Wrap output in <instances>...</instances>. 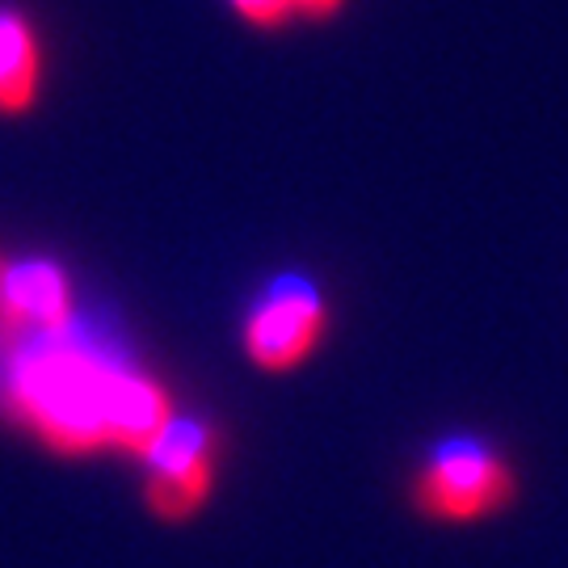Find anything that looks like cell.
Instances as JSON below:
<instances>
[{"label":"cell","mask_w":568,"mask_h":568,"mask_svg":"<svg viewBox=\"0 0 568 568\" xmlns=\"http://www.w3.org/2000/svg\"><path fill=\"white\" fill-rule=\"evenodd\" d=\"M0 405L72 459L93 450L143 455L173 417L169 392L77 321L0 349Z\"/></svg>","instance_id":"obj_1"},{"label":"cell","mask_w":568,"mask_h":568,"mask_svg":"<svg viewBox=\"0 0 568 568\" xmlns=\"http://www.w3.org/2000/svg\"><path fill=\"white\" fill-rule=\"evenodd\" d=\"M514 497L509 464L476 434H447L413 476V501L438 523H480Z\"/></svg>","instance_id":"obj_2"},{"label":"cell","mask_w":568,"mask_h":568,"mask_svg":"<svg viewBox=\"0 0 568 568\" xmlns=\"http://www.w3.org/2000/svg\"><path fill=\"white\" fill-rule=\"evenodd\" d=\"M143 459V501L161 523H185L206 506L220 464V438L199 417H169Z\"/></svg>","instance_id":"obj_3"},{"label":"cell","mask_w":568,"mask_h":568,"mask_svg":"<svg viewBox=\"0 0 568 568\" xmlns=\"http://www.w3.org/2000/svg\"><path fill=\"white\" fill-rule=\"evenodd\" d=\"M328 325L321 286L304 274H278L244 316V354L257 371H295L312 358Z\"/></svg>","instance_id":"obj_4"},{"label":"cell","mask_w":568,"mask_h":568,"mask_svg":"<svg viewBox=\"0 0 568 568\" xmlns=\"http://www.w3.org/2000/svg\"><path fill=\"white\" fill-rule=\"evenodd\" d=\"M77 321L68 270L51 257H21L0 265V349L42 337Z\"/></svg>","instance_id":"obj_5"},{"label":"cell","mask_w":568,"mask_h":568,"mask_svg":"<svg viewBox=\"0 0 568 568\" xmlns=\"http://www.w3.org/2000/svg\"><path fill=\"white\" fill-rule=\"evenodd\" d=\"M42 42L34 21L13 4H0V119H21L39 105Z\"/></svg>","instance_id":"obj_6"},{"label":"cell","mask_w":568,"mask_h":568,"mask_svg":"<svg viewBox=\"0 0 568 568\" xmlns=\"http://www.w3.org/2000/svg\"><path fill=\"white\" fill-rule=\"evenodd\" d=\"M232 13L257 30H283L295 18V0H227Z\"/></svg>","instance_id":"obj_7"},{"label":"cell","mask_w":568,"mask_h":568,"mask_svg":"<svg viewBox=\"0 0 568 568\" xmlns=\"http://www.w3.org/2000/svg\"><path fill=\"white\" fill-rule=\"evenodd\" d=\"M345 0H295V18H307V21H328L342 13Z\"/></svg>","instance_id":"obj_8"}]
</instances>
